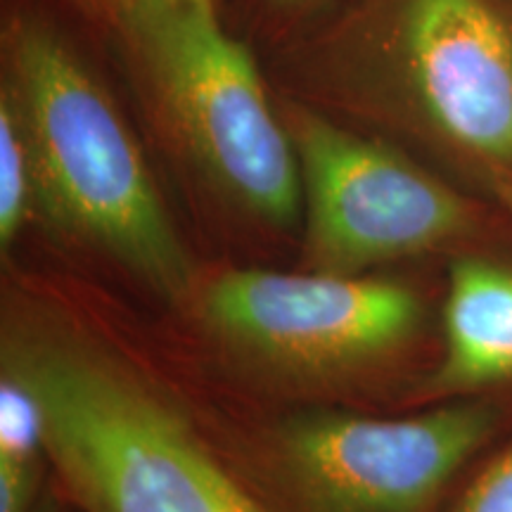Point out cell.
Returning <instances> with one entry per match:
<instances>
[{"instance_id": "obj_1", "label": "cell", "mask_w": 512, "mask_h": 512, "mask_svg": "<svg viewBox=\"0 0 512 512\" xmlns=\"http://www.w3.org/2000/svg\"><path fill=\"white\" fill-rule=\"evenodd\" d=\"M278 48L294 72L396 112L489 183L512 178L508 0H347Z\"/></svg>"}, {"instance_id": "obj_2", "label": "cell", "mask_w": 512, "mask_h": 512, "mask_svg": "<svg viewBox=\"0 0 512 512\" xmlns=\"http://www.w3.org/2000/svg\"><path fill=\"white\" fill-rule=\"evenodd\" d=\"M3 81L36 162V200L166 297L190 285L188 256L143 152L62 24L19 0L3 17Z\"/></svg>"}, {"instance_id": "obj_3", "label": "cell", "mask_w": 512, "mask_h": 512, "mask_svg": "<svg viewBox=\"0 0 512 512\" xmlns=\"http://www.w3.org/2000/svg\"><path fill=\"white\" fill-rule=\"evenodd\" d=\"M105 29L202 181L259 221L292 226L304 190L290 133L252 50L221 22L219 0L136 5Z\"/></svg>"}, {"instance_id": "obj_4", "label": "cell", "mask_w": 512, "mask_h": 512, "mask_svg": "<svg viewBox=\"0 0 512 512\" xmlns=\"http://www.w3.org/2000/svg\"><path fill=\"white\" fill-rule=\"evenodd\" d=\"M5 373L36 396L48 456L86 512H259L162 401L86 347L15 342Z\"/></svg>"}, {"instance_id": "obj_5", "label": "cell", "mask_w": 512, "mask_h": 512, "mask_svg": "<svg viewBox=\"0 0 512 512\" xmlns=\"http://www.w3.org/2000/svg\"><path fill=\"white\" fill-rule=\"evenodd\" d=\"M299 162L311 259L325 273L413 256L475 223L463 192L394 145L337 124L299 100L278 105Z\"/></svg>"}, {"instance_id": "obj_6", "label": "cell", "mask_w": 512, "mask_h": 512, "mask_svg": "<svg viewBox=\"0 0 512 512\" xmlns=\"http://www.w3.org/2000/svg\"><path fill=\"white\" fill-rule=\"evenodd\" d=\"M494 430L479 403L413 418L323 415L285 434L294 479L325 512H420Z\"/></svg>"}, {"instance_id": "obj_7", "label": "cell", "mask_w": 512, "mask_h": 512, "mask_svg": "<svg viewBox=\"0 0 512 512\" xmlns=\"http://www.w3.org/2000/svg\"><path fill=\"white\" fill-rule=\"evenodd\" d=\"M223 335L290 368H337L387 354L413 335L418 297L399 283L347 273L233 271L207 290Z\"/></svg>"}, {"instance_id": "obj_8", "label": "cell", "mask_w": 512, "mask_h": 512, "mask_svg": "<svg viewBox=\"0 0 512 512\" xmlns=\"http://www.w3.org/2000/svg\"><path fill=\"white\" fill-rule=\"evenodd\" d=\"M512 380V271L463 259L448 275L444 358L432 377L441 394Z\"/></svg>"}, {"instance_id": "obj_9", "label": "cell", "mask_w": 512, "mask_h": 512, "mask_svg": "<svg viewBox=\"0 0 512 512\" xmlns=\"http://www.w3.org/2000/svg\"><path fill=\"white\" fill-rule=\"evenodd\" d=\"M36 200V162L27 124L12 88L0 86V242L8 247Z\"/></svg>"}, {"instance_id": "obj_10", "label": "cell", "mask_w": 512, "mask_h": 512, "mask_svg": "<svg viewBox=\"0 0 512 512\" xmlns=\"http://www.w3.org/2000/svg\"><path fill=\"white\" fill-rule=\"evenodd\" d=\"M46 448L43 411L22 382L5 373L0 382V463L36 467Z\"/></svg>"}, {"instance_id": "obj_11", "label": "cell", "mask_w": 512, "mask_h": 512, "mask_svg": "<svg viewBox=\"0 0 512 512\" xmlns=\"http://www.w3.org/2000/svg\"><path fill=\"white\" fill-rule=\"evenodd\" d=\"M347 0H233L245 24L264 43L283 46Z\"/></svg>"}, {"instance_id": "obj_12", "label": "cell", "mask_w": 512, "mask_h": 512, "mask_svg": "<svg viewBox=\"0 0 512 512\" xmlns=\"http://www.w3.org/2000/svg\"><path fill=\"white\" fill-rule=\"evenodd\" d=\"M453 512H512V448L486 467Z\"/></svg>"}, {"instance_id": "obj_13", "label": "cell", "mask_w": 512, "mask_h": 512, "mask_svg": "<svg viewBox=\"0 0 512 512\" xmlns=\"http://www.w3.org/2000/svg\"><path fill=\"white\" fill-rule=\"evenodd\" d=\"M36 467L0 463V512H29Z\"/></svg>"}, {"instance_id": "obj_14", "label": "cell", "mask_w": 512, "mask_h": 512, "mask_svg": "<svg viewBox=\"0 0 512 512\" xmlns=\"http://www.w3.org/2000/svg\"><path fill=\"white\" fill-rule=\"evenodd\" d=\"M145 3H178V0H86V5H83V15L105 27L114 15Z\"/></svg>"}, {"instance_id": "obj_15", "label": "cell", "mask_w": 512, "mask_h": 512, "mask_svg": "<svg viewBox=\"0 0 512 512\" xmlns=\"http://www.w3.org/2000/svg\"><path fill=\"white\" fill-rule=\"evenodd\" d=\"M489 188L498 204L512 216V178H496V181L489 183Z\"/></svg>"}, {"instance_id": "obj_16", "label": "cell", "mask_w": 512, "mask_h": 512, "mask_svg": "<svg viewBox=\"0 0 512 512\" xmlns=\"http://www.w3.org/2000/svg\"><path fill=\"white\" fill-rule=\"evenodd\" d=\"M36 512H55V508H53V505H50V503H43L41 508H38Z\"/></svg>"}, {"instance_id": "obj_17", "label": "cell", "mask_w": 512, "mask_h": 512, "mask_svg": "<svg viewBox=\"0 0 512 512\" xmlns=\"http://www.w3.org/2000/svg\"><path fill=\"white\" fill-rule=\"evenodd\" d=\"M72 3L83 12V5H86V0H72Z\"/></svg>"}, {"instance_id": "obj_18", "label": "cell", "mask_w": 512, "mask_h": 512, "mask_svg": "<svg viewBox=\"0 0 512 512\" xmlns=\"http://www.w3.org/2000/svg\"><path fill=\"white\" fill-rule=\"evenodd\" d=\"M508 3H510V5H512V0H508Z\"/></svg>"}]
</instances>
